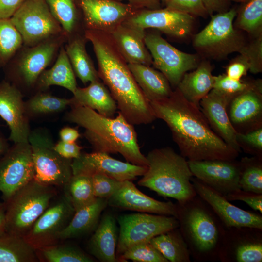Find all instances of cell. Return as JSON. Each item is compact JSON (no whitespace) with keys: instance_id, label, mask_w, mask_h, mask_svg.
Segmentation results:
<instances>
[{"instance_id":"6da1fadb","label":"cell","mask_w":262,"mask_h":262,"mask_svg":"<svg viewBox=\"0 0 262 262\" xmlns=\"http://www.w3.org/2000/svg\"><path fill=\"white\" fill-rule=\"evenodd\" d=\"M156 118L170 129L180 154L190 161L234 160L239 152L212 129L200 108L186 100L178 88L165 98L150 102Z\"/></svg>"},{"instance_id":"7a4b0ae2","label":"cell","mask_w":262,"mask_h":262,"mask_svg":"<svg viewBox=\"0 0 262 262\" xmlns=\"http://www.w3.org/2000/svg\"><path fill=\"white\" fill-rule=\"evenodd\" d=\"M97 59L98 75L115 101L117 109L132 125L148 124L156 118L150 103L143 94L110 33L85 29Z\"/></svg>"},{"instance_id":"3957f363","label":"cell","mask_w":262,"mask_h":262,"mask_svg":"<svg viewBox=\"0 0 262 262\" xmlns=\"http://www.w3.org/2000/svg\"><path fill=\"white\" fill-rule=\"evenodd\" d=\"M65 119L84 129V136L94 151L119 153L130 163L147 166L133 125L120 112L115 118H110L86 107L74 106L66 114Z\"/></svg>"},{"instance_id":"277c9868","label":"cell","mask_w":262,"mask_h":262,"mask_svg":"<svg viewBox=\"0 0 262 262\" xmlns=\"http://www.w3.org/2000/svg\"><path fill=\"white\" fill-rule=\"evenodd\" d=\"M179 229L197 262L219 261L226 227L210 206L196 195L183 203L176 204Z\"/></svg>"},{"instance_id":"5b68a950","label":"cell","mask_w":262,"mask_h":262,"mask_svg":"<svg viewBox=\"0 0 262 262\" xmlns=\"http://www.w3.org/2000/svg\"><path fill=\"white\" fill-rule=\"evenodd\" d=\"M147 169L138 184L159 195L183 203L197 194L191 182L193 177L188 161L166 147L150 151L146 156Z\"/></svg>"},{"instance_id":"8992f818","label":"cell","mask_w":262,"mask_h":262,"mask_svg":"<svg viewBox=\"0 0 262 262\" xmlns=\"http://www.w3.org/2000/svg\"><path fill=\"white\" fill-rule=\"evenodd\" d=\"M67 41L63 33L33 46L23 45L3 68L5 80L16 87L24 96L35 93L37 80L55 60Z\"/></svg>"},{"instance_id":"52a82bcc","label":"cell","mask_w":262,"mask_h":262,"mask_svg":"<svg viewBox=\"0 0 262 262\" xmlns=\"http://www.w3.org/2000/svg\"><path fill=\"white\" fill-rule=\"evenodd\" d=\"M56 196L55 186L29 181L5 202V232L24 237Z\"/></svg>"},{"instance_id":"ba28073f","label":"cell","mask_w":262,"mask_h":262,"mask_svg":"<svg viewBox=\"0 0 262 262\" xmlns=\"http://www.w3.org/2000/svg\"><path fill=\"white\" fill-rule=\"evenodd\" d=\"M237 12L231 8L211 16L209 23L193 38V45L199 54L218 60L239 52L246 42L241 33L234 27Z\"/></svg>"},{"instance_id":"9c48e42d","label":"cell","mask_w":262,"mask_h":262,"mask_svg":"<svg viewBox=\"0 0 262 262\" xmlns=\"http://www.w3.org/2000/svg\"><path fill=\"white\" fill-rule=\"evenodd\" d=\"M28 142L34 167V179L44 184L63 187L73 175L72 159L57 153L52 136L44 128L31 131Z\"/></svg>"},{"instance_id":"30bf717a","label":"cell","mask_w":262,"mask_h":262,"mask_svg":"<svg viewBox=\"0 0 262 262\" xmlns=\"http://www.w3.org/2000/svg\"><path fill=\"white\" fill-rule=\"evenodd\" d=\"M10 20L25 46H35L64 33L45 0H24Z\"/></svg>"},{"instance_id":"8fae6325","label":"cell","mask_w":262,"mask_h":262,"mask_svg":"<svg viewBox=\"0 0 262 262\" xmlns=\"http://www.w3.org/2000/svg\"><path fill=\"white\" fill-rule=\"evenodd\" d=\"M116 220L119 225L116 258L130 246L149 241L158 235L179 227L174 216L146 213L123 214Z\"/></svg>"},{"instance_id":"7c38bea8","label":"cell","mask_w":262,"mask_h":262,"mask_svg":"<svg viewBox=\"0 0 262 262\" xmlns=\"http://www.w3.org/2000/svg\"><path fill=\"white\" fill-rule=\"evenodd\" d=\"M144 42L151 55L152 64L175 88L184 74L195 69L201 62L198 54L180 51L158 33L145 34Z\"/></svg>"},{"instance_id":"4fadbf2b","label":"cell","mask_w":262,"mask_h":262,"mask_svg":"<svg viewBox=\"0 0 262 262\" xmlns=\"http://www.w3.org/2000/svg\"><path fill=\"white\" fill-rule=\"evenodd\" d=\"M56 197L24 236L36 250L59 243V233L68 224L75 212L64 193Z\"/></svg>"},{"instance_id":"5bb4252c","label":"cell","mask_w":262,"mask_h":262,"mask_svg":"<svg viewBox=\"0 0 262 262\" xmlns=\"http://www.w3.org/2000/svg\"><path fill=\"white\" fill-rule=\"evenodd\" d=\"M34 174L29 142L14 143L0 158V192L3 202L33 180Z\"/></svg>"},{"instance_id":"9a60e30c","label":"cell","mask_w":262,"mask_h":262,"mask_svg":"<svg viewBox=\"0 0 262 262\" xmlns=\"http://www.w3.org/2000/svg\"><path fill=\"white\" fill-rule=\"evenodd\" d=\"M218 259L222 262H262V229L226 227Z\"/></svg>"},{"instance_id":"2e32d148","label":"cell","mask_w":262,"mask_h":262,"mask_svg":"<svg viewBox=\"0 0 262 262\" xmlns=\"http://www.w3.org/2000/svg\"><path fill=\"white\" fill-rule=\"evenodd\" d=\"M124 23L145 31L156 29L164 33L179 39H186L192 34L194 16L166 8L144 10L127 18Z\"/></svg>"},{"instance_id":"e0dca14e","label":"cell","mask_w":262,"mask_h":262,"mask_svg":"<svg viewBox=\"0 0 262 262\" xmlns=\"http://www.w3.org/2000/svg\"><path fill=\"white\" fill-rule=\"evenodd\" d=\"M71 167L73 175L101 174L122 181H132L143 176L147 169V166L122 162L98 151L81 153L72 160Z\"/></svg>"},{"instance_id":"ac0fdd59","label":"cell","mask_w":262,"mask_h":262,"mask_svg":"<svg viewBox=\"0 0 262 262\" xmlns=\"http://www.w3.org/2000/svg\"><path fill=\"white\" fill-rule=\"evenodd\" d=\"M191 182L198 196L212 208L226 227H248L262 229V214L246 211L231 203L224 196L196 177Z\"/></svg>"},{"instance_id":"d6986e66","label":"cell","mask_w":262,"mask_h":262,"mask_svg":"<svg viewBox=\"0 0 262 262\" xmlns=\"http://www.w3.org/2000/svg\"><path fill=\"white\" fill-rule=\"evenodd\" d=\"M193 177L222 195L240 189L239 161L234 160H187Z\"/></svg>"},{"instance_id":"ffe728a7","label":"cell","mask_w":262,"mask_h":262,"mask_svg":"<svg viewBox=\"0 0 262 262\" xmlns=\"http://www.w3.org/2000/svg\"><path fill=\"white\" fill-rule=\"evenodd\" d=\"M23 97L10 82L5 80L0 82V116L8 125L9 139L14 143L28 142L31 131Z\"/></svg>"},{"instance_id":"44dd1931","label":"cell","mask_w":262,"mask_h":262,"mask_svg":"<svg viewBox=\"0 0 262 262\" xmlns=\"http://www.w3.org/2000/svg\"><path fill=\"white\" fill-rule=\"evenodd\" d=\"M227 112L237 133H246L262 127V85L246 90L229 102Z\"/></svg>"},{"instance_id":"7402d4cb","label":"cell","mask_w":262,"mask_h":262,"mask_svg":"<svg viewBox=\"0 0 262 262\" xmlns=\"http://www.w3.org/2000/svg\"><path fill=\"white\" fill-rule=\"evenodd\" d=\"M112 207L142 213L173 216L176 218L177 206L171 201L156 200L140 191L131 180H125L107 199Z\"/></svg>"},{"instance_id":"603a6c76","label":"cell","mask_w":262,"mask_h":262,"mask_svg":"<svg viewBox=\"0 0 262 262\" xmlns=\"http://www.w3.org/2000/svg\"><path fill=\"white\" fill-rule=\"evenodd\" d=\"M84 29L109 32L130 16L127 6L114 0H80Z\"/></svg>"},{"instance_id":"cb8c5ba5","label":"cell","mask_w":262,"mask_h":262,"mask_svg":"<svg viewBox=\"0 0 262 262\" xmlns=\"http://www.w3.org/2000/svg\"><path fill=\"white\" fill-rule=\"evenodd\" d=\"M231 98L212 89L200 101V108L213 131L226 144L240 152L236 132L229 118L227 106Z\"/></svg>"},{"instance_id":"d4e9b609","label":"cell","mask_w":262,"mask_h":262,"mask_svg":"<svg viewBox=\"0 0 262 262\" xmlns=\"http://www.w3.org/2000/svg\"><path fill=\"white\" fill-rule=\"evenodd\" d=\"M107 32L128 64H152L151 55L144 42L145 31L122 22Z\"/></svg>"},{"instance_id":"484cf974","label":"cell","mask_w":262,"mask_h":262,"mask_svg":"<svg viewBox=\"0 0 262 262\" xmlns=\"http://www.w3.org/2000/svg\"><path fill=\"white\" fill-rule=\"evenodd\" d=\"M118 231L115 216L109 213L103 215L88 241L90 254L102 262H117Z\"/></svg>"},{"instance_id":"4316f807","label":"cell","mask_w":262,"mask_h":262,"mask_svg":"<svg viewBox=\"0 0 262 262\" xmlns=\"http://www.w3.org/2000/svg\"><path fill=\"white\" fill-rule=\"evenodd\" d=\"M70 98L69 106H83L93 109L99 114L113 118L117 106L109 90L100 80L90 82L84 88L77 87Z\"/></svg>"},{"instance_id":"83f0119b","label":"cell","mask_w":262,"mask_h":262,"mask_svg":"<svg viewBox=\"0 0 262 262\" xmlns=\"http://www.w3.org/2000/svg\"><path fill=\"white\" fill-rule=\"evenodd\" d=\"M213 66L206 60L190 72L184 74L177 88L189 102L200 108V101L213 88Z\"/></svg>"},{"instance_id":"f1b7e54d","label":"cell","mask_w":262,"mask_h":262,"mask_svg":"<svg viewBox=\"0 0 262 262\" xmlns=\"http://www.w3.org/2000/svg\"><path fill=\"white\" fill-rule=\"evenodd\" d=\"M107 206V199L97 197L91 204L76 211L68 224L59 233V240L81 237L94 231Z\"/></svg>"},{"instance_id":"f546056e","label":"cell","mask_w":262,"mask_h":262,"mask_svg":"<svg viewBox=\"0 0 262 262\" xmlns=\"http://www.w3.org/2000/svg\"><path fill=\"white\" fill-rule=\"evenodd\" d=\"M128 66L149 102L169 97L173 91L164 75L149 66L128 64Z\"/></svg>"},{"instance_id":"4dcf8cb0","label":"cell","mask_w":262,"mask_h":262,"mask_svg":"<svg viewBox=\"0 0 262 262\" xmlns=\"http://www.w3.org/2000/svg\"><path fill=\"white\" fill-rule=\"evenodd\" d=\"M52 85L66 88L72 94L78 87L75 75L64 45L61 47L52 66L48 69H46L39 76L36 84L35 93L46 91Z\"/></svg>"},{"instance_id":"1f68e13d","label":"cell","mask_w":262,"mask_h":262,"mask_svg":"<svg viewBox=\"0 0 262 262\" xmlns=\"http://www.w3.org/2000/svg\"><path fill=\"white\" fill-rule=\"evenodd\" d=\"M86 41L84 33H78L68 37L64 46L75 75L84 84L99 80L98 71L86 51Z\"/></svg>"},{"instance_id":"d6a6232c","label":"cell","mask_w":262,"mask_h":262,"mask_svg":"<svg viewBox=\"0 0 262 262\" xmlns=\"http://www.w3.org/2000/svg\"><path fill=\"white\" fill-rule=\"evenodd\" d=\"M149 242L168 262H191L190 251L179 227L154 237Z\"/></svg>"},{"instance_id":"836d02e7","label":"cell","mask_w":262,"mask_h":262,"mask_svg":"<svg viewBox=\"0 0 262 262\" xmlns=\"http://www.w3.org/2000/svg\"><path fill=\"white\" fill-rule=\"evenodd\" d=\"M38 261L36 250L23 237L6 232L0 234V262Z\"/></svg>"},{"instance_id":"e575fe53","label":"cell","mask_w":262,"mask_h":262,"mask_svg":"<svg viewBox=\"0 0 262 262\" xmlns=\"http://www.w3.org/2000/svg\"><path fill=\"white\" fill-rule=\"evenodd\" d=\"M70 103V98H59L46 91L37 92L24 101L26 114L30 120L55 115L64 111Z\"/></svg>"},{"instance_id":"d590c367","label":"cell","mask_w":262,"mask_h":262,"mask_svg":"<svg viewBox=\"0 0 262 262\" xmlns=\"http://www.w3.org/2000/svg\"><path fill=\"white\" fill-rule=\"evenodd\" d=\"M64 194L69 200L75 211L94 202L92 177L84 175H73L63 186Z\"/></svg>"},{"instance_id":"8d00e7d4","label":"cell","mask_w":262,"mask_h":262,"mask_svg":"<svg viewBox=\"0 0 262 262\" xmlns=\"http://www.w3.org/2000/svg\"><path fill=\"white\" fill-rule=\"evenodd\" d=\"M67 39L79 32V17L74 0H45Z\"/></svg>"},{"instance_id":"74e56055","label":"cell","mask_w":262,"mask_h":262,"mask_svg":"<svg viewBox=\"0 0 262 262\" xmlns=\"http://www.w3.org/2000/svg\"><path fill=\"white\" fill-rule=\"evenodd\" d=\"M39 260L47 262H93L94 260L79 247L58 243L36 250Z\"/></svg>"},{"instance_id":"f35d334b","label":"cell","mask_w":262,"mask_h":262,"mask_svg":"<svg viewBox=\"0 0 262 262\" xmlns=\"http://www.w3.org/2000/svg\"><path fill=\"white\" fill-rule=\"evenodd\" d=\"M237 12L235 27L254 37L262 34V0H248Z\"/></svg>"},{"instance_id":"ab89813d","label":"cell","mask_w":262,"mask_h":262,"mask_svg":"<svg viewBox=\"0 0 262 262\" xmlns=\"http://www.w3.org/2000/svg\"><path fill=\"white\" fill-rule=\"evenodd\" d=\"M239 163L240 189L262 194V158L245 157Z\"/></svg>"},{"instance_id":"60d3db41","label":"cell","mask_w":262,"mask_h":262,"mask_svg":"<svg viewBox=\"0 0 262 262\" xmlns=\"http://www.w3.org/2000/svg\"><path fill=\"white\" fill-rule=\"evenodd\" d=\"M23 46L22 37L10 19H0V68H3Z\"/></svg>"},{"instance_id":"b9f144b4","label":"cell","mask_w":262,"mask_h":262,"mask_svg":"<svg viewBox=\"0 0 262 262\" xmlns=\"http://www.w3.org/2000/svg\"><path fill=\"white\" fill-rule=\"evenodd\" d=\"M137 262H169L149 242H143L134 245L117 257V261Z\"/></svg>"},{"instance_id":"7bdbcfd3","label":"cell","mask_w":262,"mask_h":262,"mask_svg":"<svg viewBox=\"0 0 262 262\" xmlns=\"http://www.w3.org/2000/svg\"><path fill=\"white\" fill-rule=\"evenodd\" d=\"M260 85H262L261 79L235 80L229 77L226 74H223L214 76L213 89L231 98L242 92Z\"/></svg>"},{"instance_id":"ee69618b","label":"cell","mask_w":262,"mask_h":262,"mask_svg":"<svg viewBox=\"0 0 262 262\" xmlns=\"http://www.w3.org/2000/svg\"><path fill=\"white\" fill-rule=\"evenodd\" d=\"M236 139L245 152L262 158V127L246 133H236Z\"/></svg>"},{"instance_id":"f6af8a7d","label":"cell","mask_w":262,"mask_h":262,"mask_svg":"<svg viewBox=\"0 0 262 262\" xmlns=\"http://www.w3.org/2000/svg\"><path fill=\"white\" fill-rule=\"evenodd\" d=\"M239 53L246 58L251 73L262 72V34L254 37L249 43H246Z\"/></svg>"},{"instance_id":"bcb514c9","label":"cell","mask_w":262,"mask_h":262,"mask_svg":"<svg viewBox=\"0 0 262 262\" xmlns=\"http://www.w3.org/2000/svg\"><path fill=\"white\" fill-rule=\"evenodd\" d=\"M91 177L94 195L96 197L102 198H109L124 181L101 174H95Z\"/></svg>"},{"instance_id":"7dc6e473","label":"cell","mask_w":262,"mask_h":262,"mask_svg":"<svg viewBox=\"0 0 262 262\" xmlns=\"http://www.w3.org/2000/svg\"><path fill=\"white\" fill-rule=\"evenodd\" d=\"M166 7L191 15L207 18L208 13L201 0H168Z\"/></svg>"},{"instance_id":"c3c4849f","label":"cell","mask_w":262,"mask_h":262,"mask_svg":"<svg viewBox=\"0 0 262 262\" xmlns=\"http://www.w3.org/2000/svg\"><path fill=\"white\" fill-rule=\"evenodd\" d=\"M229 201L240 200L246 203L252 209L262 213V194L243 190L232 192L225 196Z\"/></svg>"},{"instance_id":"681fc988","label":"cell","mask_w":262,"mask_h":262,"mask_svg":"<svg viewBox=\"0 0 262 262\" xmlns=\"http://www.w3.org/2000/svg\"><path fill=\"white\" fill-rule=\"evenodd\" d=\"M250 66L246 58L240 54L233 58L226 67V74L235 80H241L249 70Z\"/></svg>"},{"instance_id":"f907efd6","label":"cell","mask_w":262,"mask_h":262,"mask_svg":"<svg viewBox=\"0 0 262 262\" xmlns=\"http://www.w3.org/2000/svg\"><path fill=\"white\" fill-rule=\"evenodd\" d=\"M54 149L61 156L70 159L78 158L82 147L76 142H66L60 140L55 144Z\"/></svg>"},{"instance_id":"816d5d0a","label":"cell","mask_w":262,"mask_h":262,"mask_svg":"<svg viewBox=\"0 0 262 262\" xmlns=\"http://www.w3.org/2000/svg\"><path fill=\"white\" fill-rule=\"evenodd\" d=\"M204 4L209 16H212L214 13L225 12L230 9V0H201Z\"/></svg>"},{"instance_id":"f5cc1de1","label":"cell","mask_w":262,"mask_h":262,"mask_svg":"<svg viewBox=\"0 0 262 262\" xmlns=\"http://www.w3.org/2000/svg\"><path fill=\"white\" fill-rule=\"evenodd\" d=\"M24 0H0V19H10Z\"/></svg>"},{"instance_id":"db71d44e","label":"cell","mask_w":262,"mask_h":262,"mask_svg":"<svg viewBox=\"0 0 262 262\" xmlns=\"http://www.w3.org/2000/svg\"><path fill=\"white\" fill-rule=\"evenodd\" d=\"M80 136L78 131L70 127H64L59 131L60 140L66 142H76Z\"/></svg>"},{"instance_id":"11a10c76","label":"cell","mask_w":262,"mask_h":262,"mask_svg":"<svg viewBox=\"0 0 262 262\" xmlns=\"http://www.w3.org/2000/svg\"><path fill=\"white\" fill-rule=\"evenodd\" d=\"M115 1L127 0L131 4L138 7H146L150 8H157L159 0H114Z\"/></svg>"},{"instance_id":"9f6ffc18","label":"cell","mask_w":262,"mask_h":262,"mask_svg":"<svg viewBox=\"0 0 262 262\" xmlns=\"http://www.w3.org/2000/svg\"><path fill=\"white\" fill-rule=\"evenodd\" d=\"M5 202H0V234L5 232Z\"/></svg>"},{"instance_id":"6f0895ef","label":"cell","mask_w":262,"mask_h":262,"mask_svg":"<svg viewBox=\"0 0 262 262\" xmlns=\"http://www.w3.org/2000/svg\"><path fill=\"white\" fill-rule=\"evenodd\" d=\"M9 147L7 139L0 132V158L6 153Z\"/></svg>"},{"instance_id":"680465c9","label":"cell","mask_w":262,"mask_h":262,"mask_svg":"<svg viewBox=\"0 0 262 262\" xmlns=\"http://www.w3.org/2000/svg\"><path fill=\"white\" fill-rule=\"evenodd\" d=\"M230 0L233 1L234 2H236L244 3L248 1V0Z\"/></svg>"},{"instance_id":"91938a15","label":"cell","mask_w":262,"mask_h":262,"mask_svg":"<svg viewBox=\"0 0 262 262\" xmlns=\"http://www.w3.org/2000/svg\"><path fill=\"white\" fill-rule=\"evenodd\" d=\"M162 0V1L166 2L168 0Z\"/></svg>"}]
</instances>
